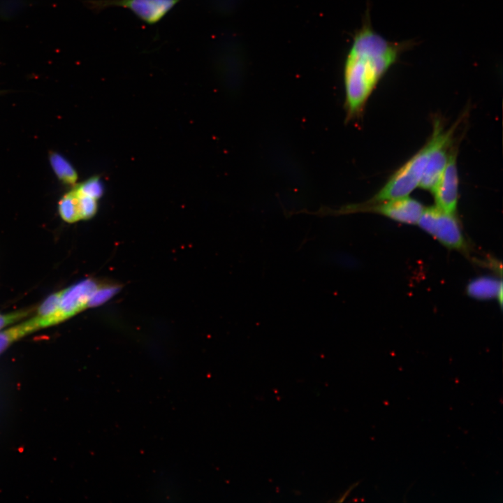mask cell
I'll use <instances>...</instances> for the list:
<instances>
[{"label":"cell","instance_id":"obj_1","mask_svg":"<svg viewBox=\"0 0 503 503\" xmlns=\"http://www.w3.org/2000/svg\"><path fill=\"white\" fill-rule=\"evenodd\" d=\"M414 45L412 40L391 41L377 32L367 6L344 61L346 121L353 120L361 115L380 80L402 53Z\"/></svg>","mask_w":503,"mask_h":503},{"label":"cell","instance_id":"obj_2","mask_svg":"<svg viewBox=\"0 0 503 503\" xmlns=\"http://www.w3.org/2000/svg\"><path fill=\"white\" fill-rule=\"evenodd\" d=\"M442 128L440 123L436 122L433 133L425 145L394 173L370 201H384L408 196L419 187L428 157L437 143Z\"/></svg>","mask_w":503,"mask_h":503},{"label":"cell","instance_id":"obj_3","mask_svg":"<svg viewBox=\"0 0 503 503\" xmlns=\"http://www.w3.org/2000/svg\"><path fill=\"white\" fill-rule=\"evenodd\" d=\"M454 214L437 206L425 207L417 224L446 247L466 252L467 245Z\"/></svg>","mask_w":503,"mask_h":503},{"label":"cell","instance_id":"obj_4","mask_svg":"<svg viewBox=\"0 0 503 503\" xmlns=\"http://www.w3.org/2000/svg\"><path fill=\"white\" fill-rule=\"evenodd\" d=\"M182 0H87L85 6L94 13L109 8L128 9L148 25L161 22Z\"/></svg>","mask_w":503,"mask_h":503},{"label":"cell","instance_id":"obj_5","mask_svg":"<svg viewBox=\"0 0 503 503\" xmlns=\"http://www.w3.org/2000/svg\"><path fill=\"white\" fill-rule=\"evenodd\" d=\"M424 208L419 201L408 196L393 200L349 205L335 212L343 214L370 211L378 212L400 223L414 224L418 223Z\"/></svg>","mask_w":503,"mask_h":503},{"label":"cell","instance_id":"obj_6","mask_svg":"<svg viewBox=\"0 0 503 503\" xmlns=\"http://www.w3.org/2000/svg\"><path fill=\"white\" fill-rule=\"evenodd\" d=\"M101 286L86 279L63 290L57 311L44 321L43 328L57 324L89 307L91 298Z\"/></svg>","mask_w":503,"mask_h":503},{"label":"cell","instance_id":"obj_7","mask_svg":"<svg viewBox=\"0 0 503 503\" xmlns=\"http://www.w3.org/2000/svg\"><path fill=\"white\" fill-rule=\"evenodd\" d=\"M454 129L444 131L442 128L438 140L428 157L419 187L433 191L449 159L453 150L450 148Z\"/></svg>","mask_w":503,"mask_h":503},{"label":"cell","instance_id":"obj_8","mask_svg":"<svg viewBox=\"0 0 503 503\" xmlns=\"http://www.w3.org/2000/svg\"><path fill=\"white\" fill-rule=\"evenodd\" d=\"M458 184L456 153L452 150L448 163L432 191L435 206L446 212L455 214L458 201Z\"/></svg>","mask_w":503,"mask_h":503},{"label":"cell","instance_id":"obj_9","mask_svg":"<svg viewBox=\"0 0 503 503\" xmlns=\"http://www.w3.org/2000/svg\"><path fill=\"white\" fill-rule=\"evenodd\" d=\"M468 295L479 300L497 298L502 301V283L493 277H481L469 282L467 287Z\"/></svg>","mask_w":503,"mask_h":503},{"label":"cell","instance_id":"obj_10","mask_svg":"<svg viewBox=\"0 0 503 503\" xmlns=\"http://www.w3.org/2000/svg\"><path fill=\"white\" fill-rule=\"evenodd\" d=\"M79 195L75 189L68 192L59 201V212L65 221L75 222L82 219Z\"/></svg>","mask_w":503,"mask_h":503},{"label":"cell","instance_id":"obj_11","mask_svg":"<svg viewBox=\"0 0 503 503\" xmlns=\"http://www.w3.org/2000/svg\"><path fill=\"white\" fill-rule=\"evenodd\" d=\"M38 329H40L39 326L34 317L20 325L0 332V353L15 340Z\"/></svg>","mask_w":503,"mask_h":503},{"label":"cell","instance_id":"obj_12","mask_svg":"<svg viewBox=\"0 0 503 503\" xmlns=\"http://www.w3.org/2000/svg\"><path fill=\"white\" fill-rule=\"evenodd\" d=\"M51 166L57 177L62 182L71 184L77 177L72 166L61 155L52 154L50 157Z\"/></svg>","mask_w":503,"mask_h":503},{"label":"cell","instance_id":"obj_13","mask_svg":"<svg viewBox=\"0 0 503 503\" xmlns=\"http://www.w3.org/2000/svg\"><path fill=\"white\" fill-rule=\"evenodd\" d=\"M62 291L48 296L39 306L37 314L34 316L40 328H43L45 321L52 316L58 309Z\"/></svg>","mask_w":503,"mask_h":503},{"label":"cell","instance_id":"obj_14","mask_svg":"<svg viewBox=\"0 0 503 503\" xmlns=\"http://www.w3.org/2000/svg\"><path fill=\"white\" fill-rule=\"evenodd\" d=\"M79 190L85 195L97 198L100 196L102 188L100 182L95 179L89 180L78 187Z\"/></svg>","mask_w":503,"mask_h":503},{"label":"cell","instance_id":"obj_15","mask_svg":"<svg viewBox=\"0 0 503 503\" xmlns=\"http://www.w3.org/2000/svg\"><path fill=\"white\" fill-rule=\"evenodd\" d=\"M30 312V310L27 309L7 314H0V330L10 323H13L26 317L29 314Z\"/></svg>","mask_w":503,"mask_h":503}]
</instances>
